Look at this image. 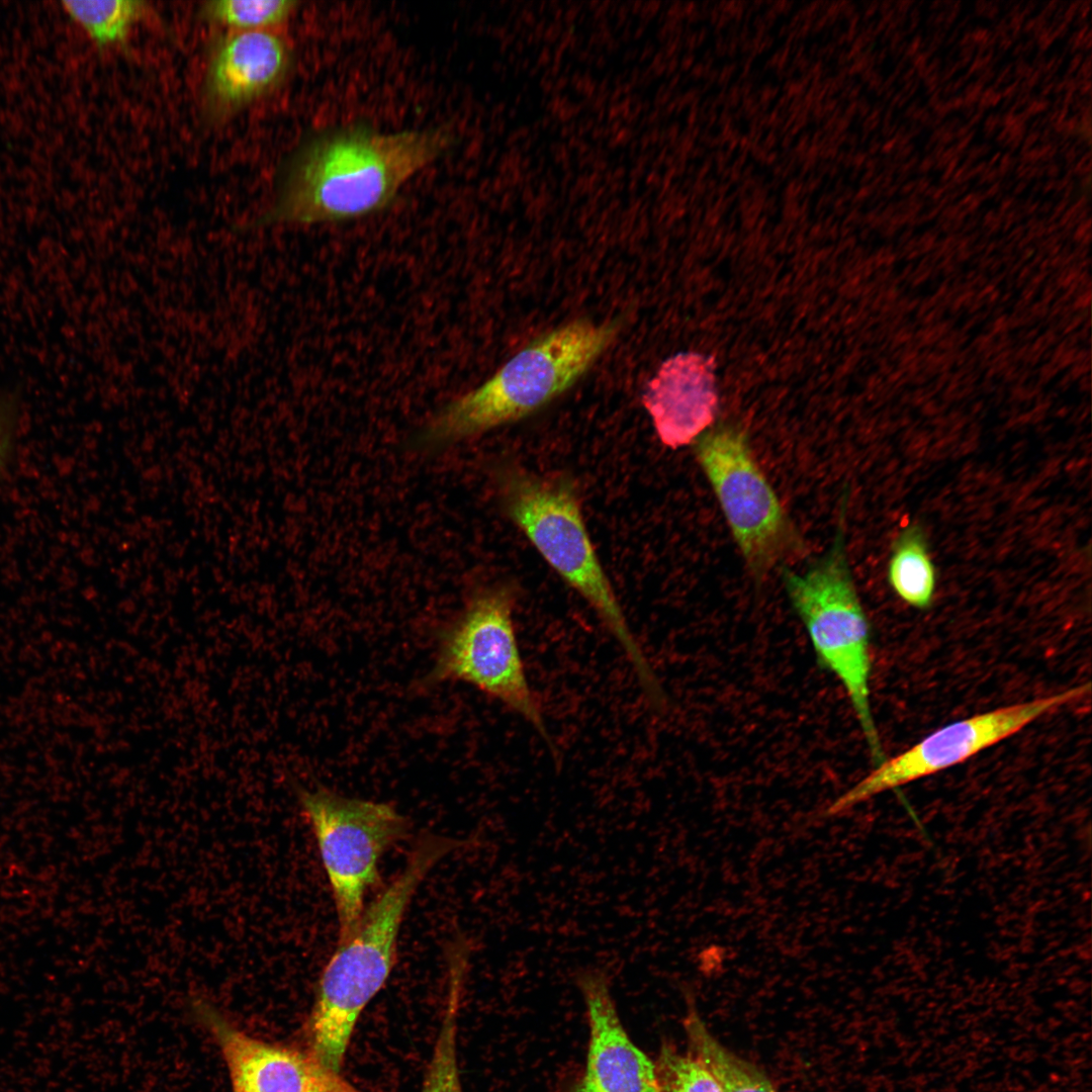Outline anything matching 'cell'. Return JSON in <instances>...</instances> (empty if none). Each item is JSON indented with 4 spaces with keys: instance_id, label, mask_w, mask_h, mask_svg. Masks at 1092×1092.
<instances>
[{
    "instance_id": "cell-1",
    "label": "cell",
    "mask_w": 1092,
    "mask_h": 1092,
    "mask_svg": "<svg viewBox=\"0 0 1092 1092\" xmlns=\"http://www.w3.org/2000/svg\"><path fill=\"white\" fill-rule=\"evenodd\" d=\"M451 142L445 129L385 133L352 124L316 131L290 156L273 205L255 225L343 221L380 211Z\"/></svg>"
},
{
    "instance_id": "cell-2",
    "label": "cell",
    "mask_w": 1092,
    "mask_h": 1092,
    "mask_svg": "<svg viewBox=\"0 0 1092 1092\" xmlns=\"http://www.w3.org/2000/svg\"><path fill=\"white\" fill-rule=\"evenodd\" d=\"M460 847L453 838L426 833L404 867L365 907L321 974L307 1021V1051L340 1073L360 1014L387 981L396 960L405 912L419 886L444 857Z\"/></svg>"
},
{
    "instance_id": "cell-3",
    "label": "cell",
    "mask_w": 1092,
    "mask_h": 1092,
    "mask_svg": "<svg viewBox=\"0 0 1092 1092\" xmlns=\"http://www.w3.org/2000/svg\"><path fill=\"white\" fill-rule=\"evenodd\" d=\"M627 315L602 323L579 317L540 335L482 384L443 405L414 434L411 445L435 452L541 410L588 371L618 337Z\"/></svg>"
},
{
    "instance_id": "cell-4",
    "label": "cell",
    "mask_w": 1092,
    "mask_h": 1092,
    "mask_svg": "<svg viewBox=\"0 0 1092 1092\" xmlns=\"http://www.w3.org/2000/svg\"><path fill=\"white\" fill-rule=\"evenodd\" d=\"M502 508L552 569L597 613L631 663L649 702L662 689L594 548L577 486L565 474L541 475L517 464L497 474Z\"/></svg>"
},
{
    "instance_id": "cell-5",
    "label": "cell",
    "mask_w": 1092,
    "mask_h": 1092,
    "mask_svg": "<svg viewBox=\"0 0 1092 1092\" xmlns=\"http://www.w3.org/2000/svg\"><path fill=\"white\" fill-rule=\"evenodd\" d=\"M845 509L843 497L829 550L804 572L784 567L782 576L819 663L845 690L877 766L886 758L870 702V625L846 556Z\"/></svg>"
},
{
    "instance_id": "cell-6",
    "label": "cell",
    "mask_w": 1092,
    "mask_h": 1092,
    "mask_svg": "<svg viewBox=\"0 0 1092 1092\" xmlns=\"http://www.w3.org/2000/svg\"><path fill=\"white\" fill-rule=\"evenodd\" d=\"M518 590L496 582L473 590L440 631L427 684L466 682L503 704L548 738L540 701L528 679L516 635Z\"/></svg>"
},
{
    "instance_id": "cell-7",
    "label": "cell",
    "mask_w": 1092,
    "mask_h": 1092,
    "mask_svg": "<svg viewBox=\"0 0 1092 1092\" xmlns=\"http://www.w3.org/2000/svg\"><path fill=\"white\" fill-rule=\"evenodd\" d=\"M331 887L339 940L359 924L364 900L377 881L385 851L404 837L408 824L386 803L346 797L323 787L299 792Z\"/></svg>"
},
{
    "instance_id": "cell-8",
    "label": "cell",
    "mask_w": 1092,
    "mask_h": 1092,
    "mask_svg": "<svg viewBox=\"0 0 1092 1092\" xmlns=\"http://www.w3.org/2000/svg\"><path fill=\"white\" fill-rule=\"evenodd\" d=\"M697 459L750 573L761 579L800 553L803 541L756 463L745 435L720 429L699 438Z\"/></svg>"
},
{
    "instance_id": "cell-9",
    "label": "cell",
    "mask_w": 1092,
    "mask_h": 1092,
    "mask_svg": "<svg viewBox=\"0 0 1092 1092\" xmlns=\"http://www.w3.org/2000/svg\"><path fill=\"white\" fill-rule=\"evenodd\" d=\"M1090 685H1080L1028 702L1008 705L951 722L925 736L836 798L826 814L836 816L888 790L949 768L1010 737L1050 713L1082 699Z\"/></svg>"
},
{
    "instance_id": "cell-10",
    "label": "cell",
    "mask_w": 1092,
    "mask_h": 1092,
    "mask_svg": "<svg viewBox=\"0 0 1092 1092\" xmlns=\"http://www.w3.org/2000/svg\"><path fill=\"white\" fill-rule=\"evenodd\" d=\"M192 1010L219 1049L232 1092H361L307 1050L256 1037L204 1000Z\"/></svg>"
},
{
    "instance_id": "cell-11",
    "label": "cell",
    "mask_w": 1092,
    "mask_h": 1092,
    "mask_svg": "<svg viewBox=\"0 0 1092 1092\" xmlns=\"http://www.w3.org/2000/svg\"><path fill=\"white\" fill-rule=\"evenodd\" d=\"M574 979L589 1024L586 1066L576 1092H660L656 1066L621 1023L608 973L586 967Z\"/></svg>"
},
{
    "instance_id": "cell-12",
    "label": "cell",
    "mask_w": 1092,
    "mask_h": 1092,
    "mask_svg": "<svg viewBox=\"0 0 1092 1092\" xmlns=\"http://www.w3.org/2000/svg\"><path fill=\"white\" fill-rule=\"evenodd\" d=\"M290 60L283 37L265 29L224 37L212 54L205 78L209 115L224 118L273 90L285 77Z\"/></svg>"
},
{
    "instance_id": "cell-13",
    "label": "cell",
    "mask_w": 1092,
    "mask_h": 1092,
    "mask_svg": "<svg viewBox=\"0 0 1092 1092\" xmlns=\"http://www.w3.org/2000/svg\"><path fill=\"white\" fill-rule=\"evenodd\" d=\"M642 403L664 446L695 442L717 412L714 357L686 352L666 359L647 383Z\"/></svg>"
},
{
    "instance_id": "cell-14",
    "label": "cell",
    "mask_w": 1092,
    "mask_h": 1092,
    "mask_svg": "<svg viewBox=\"0 0 1092 1092\" xmlns=\"http://www.w3.org/2000/svg\"><path fill=\"white\" fill-rule=\"evenodd\" d=\"M888 582L895 595L910 607L928 609L933 601L937 573L924 528L916 522L896 537L887 567Z\"/></svg>"
},
{
    "instance_id": "cell-15",
    "label": "cell",
    "mask_w": 1092,
    "mask_h": 1092,
    "mask_svg": "<svg viewBox=\"0 0 1092 1092\" xmlns=\"http://www.w3.org/2000/svg\"><path fill=\"white\" fill-rule=\"evenodd\" d=\"M690 1051L717 1079L722 1092H778L756 1066L724 1046L707 1028L693 1005L684 1021Z\"/></svg>"
},
{
    "instance_id": "cell-16",
    "label": "cell",
    "mask_w": 1092,
    "mask_h": 1092,
    "mask_svg": "<svg viewBox=\"0 0 1092 1092\" xmlns=\"http://www.w3.org/2000/svg\"><path fill=\"white\" fill-rule=\"evenodd\" d=\"M446 1007L421 1092H462L457 1065V1014L466 970L448 968Z\"/></svg>"
},
{
    "instance_id": "cell-17",
    "label": "cell",
    "mask_w": 1092,
    "mask_h": 1092,
    "mask_svg": "<svg viewBox=\"0 0 1092 1092\" xmlns=\"http://www.w3.org/2000/svg\"><path fill=\"white\" fill-rule=\"evenodd\" d=\"M146 2L136 0L63 1L67 15L99 47L123 42L145 15Z\"/></svg>"
},
{
    "instance_id": "cell-18",
    "label": "cell",
    "mask_w": 1092,
    "mask_h": 1092,
    "mask_svg": "<svg viewBox=\"0 0 1092 1092\" xmlns=\"http://www.w3.org/2000/svg\"><path fill=\"white\" fill-rule=\"evenodd\" d=\"M297 5L292 0H216L206 2L201 13L214 23L245 31L260 30L284 22Z\"/></svg>"
},
{
    "instance_id": "cell-19",
    "label": "cell",
    "mask_w": 1092,
    "mask_h": 1092,
    "mask_svg": "<svg viewBox=\"0 0 1092 1092\" xmlns=\"http://www.w3.org/2000/svg\"><path fill=\"white\" fill-rule=\"evenodd\" d=\"M656 1068L660 1092H722L717 1079L691 1052L665 1048Z\"/></svg>"
},
{
    "instance_id": "cell-20",
    "label": "cell",
    "mask_w": 1092,
    "mask_h": 1092,
    "mask_svg": "<svg viewBox=\"0 0 1092 1092\" xmlns=\"http://www.w3.org/2000/svg\"><path fill=\"white\" fill-rule=\"evenodd\" d=\"M7 447H8L7 432H6V429L4 428L3 424L0 422V469L2 467V464H3L5 456H6Z\"/></svg>"
}]
</instances>
